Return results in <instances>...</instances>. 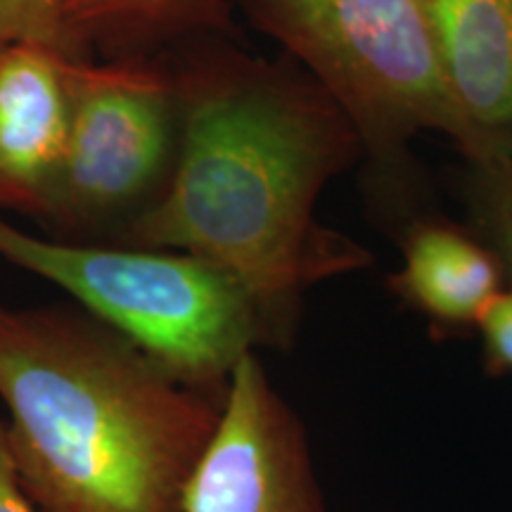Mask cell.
Instances as JSON below:
<instances>
[{
    "label": "cell",
    "instance_id": "7c38bea8",
    "mask_svg": "<svg viewBox=\"0 0 512 512\" xmlns=\"http://www.w3.org/2000/svg\"><path fill=\"white\" fill-rule=\"evenodd\" d=\"M12 41H38L83 60L69 36L62 0H0V46Z\"/></svg>",
    "mask_w": 512,
    "mask_h": 512
},
{
    "label": "cell",
    "instance_id": "7a4b0ae2",
    "mask_svg": "<svg viewBox=\"0 0 512 512\" xmlns=\"http://www.w3.org/2000/svg\"><path fill=\"white\" fill-rule=\"evenodd\" d=\"M223 399L79 304L0 302L5 434L38 512H183Z\"/></svg>",
    "mask_w": 512,
    "mask_h": 512
},
{
    "label": "cell",
    "instance_id": "ba28073f",
    "mask_svg": "<svg viewBox=\"0 0 512 512\" xmlns=\"http://www.w3.org/2000/svg\"><path fill=\"white\" fill-rule=\"evenodd\" d=\"M467 119L512 143V0H425Z\"/></svg>",
    "mask_w": 512,
    "mask_h": 512
},
{
    "label": "cell",
    "instance_id": "4fadbf2b",
    "mask_svg": "<svg viewBox=\"0 0 512 512\" xmlns=\"http://www.w3.org/2000/svg\"><path fill=\"white\" fill-rule=\"evenodd\" d=\"M475 328L482 335L486 366L494 373L512 370V287H503L489 299Z\"/></svg>",
    "mask_w": 512,
    "mask_h": 512
},
{
    "label": "cell",
    "instance_id": "6da1fadb",
    "mask_svg": "<svg viewBox=\"0 0 512 512\" xmlns=\"http://www.w3.org/2000/svg\"><path fill=\"white\" fill-rule=\"evenodd\" d=\"M197 38L166 50L181 145L169 190L119 245L183 249L240 280L271 349L292 347L313 285L370 254L316 219L325 185L361 157L347 114L297 62Z\"/></svg>",
    "mask_w": 512,
    "mask_h": 512
},
{
    "label": "cell",
    "instance_id": "3957f363",
    "mask_svg": "<svg viewBox=\"0 0 512 512\" xmlns=\"http://www.w3.org/2000/svg\"><path fill=\"white\" fill-rule=\"evenodd\" d=\"M337 102L373 157L441 133L472 166L512 155L467 119L448 83L425 0H233Z\"/></svg>",
    "mask_w": 512,
    "mask_h": 512
},
{
    "label": "cell",
    "instance_id": "5b68a950",
    "mask_svg": "<svg viewBox=\"0 0 512 512\" xmlns=\"http://www.w3.org/2000/svg\"><path fill=\"white\" fill-rule=\"evenodd\" d=\"M72 121L53 200L50 238L119 245L162 202L174 178L181 119L164 53L74 60Z\"/></svg>",
    "mask_w": 512,
    "mask_h": 512
},
{
    "label": "cell",
    "instance_id": "9c48e42d",
    "mask_svg": "<svg viewBox=\"0 0 512 512\" xmlns=\"http://www.w3.org/2000/svg\"><path fill=\"white\" fill-rule=\"evenodd\" d=\"M505 268L498 254L463 228L420 221L403 240V266L389 287L437 325L465 328L498 290Z\"/></svg>",
    "mask_w": 512,
    "mask_h": 512
},
{
    "label": "cell",
    "instance_id": "5bb4252c",
    "mask_svg": "<svg viewBox=\"0 0 512 512\" xmlns=\"http://www.w3.org/2000/svg\"><path fill=\"white\" fill-rule=\"evenodd\" d=\"M0 512H38L31 498L19 484L15 463H12L5 420H0Z\"/></svg>",
    "mask_w": 512,
    "mask_h": 512
},
{
    "label": "cell",
    "instance_id": "8992f818",
    "mask_svg": "<svg viewBox=\"0 0 512 512\" xmlns=\"http://www.w3.org/2000/svg\"><path fill=\"white\" fill-rule=\"evenodd\" d=\"M183 512H328L304 422L256 351L230 377L221 420L192 472Z\"/></svg>",
    "mask_w": 512,
    "mask_h": 512
},
{
    "label": "cell",
    "instance_id": "277c9868",
    "mask_svg": "<svg viewBox=\"0 0 512 512\" xmlns=\"http://www.w3.org/2000/svg\"><path fill=\"white\" fill-rule=\"evenodd\" d=\"M0 259L62 287L202 392L226 396L242 358L271 347L240 280L183 249L67 242L24 233L0 216Z\"/></svg>",
    "mask_w": 512,
    "mask_h": 512
},
{
    "label": "cell",
    "instance_id": "52a82bcc",
    "mask_svg": "<svg viewBox=\"0 0 512 512\" xmlns=\"http://www.w3.org/2000/svg\"><path fill=\"white\" fill-rule=\"evenodd\" d=\"M76 57L38 41L0 46V209L41 221L72 121ZM86 60V57H83Z\"/></svg>",
    "mask_w": 512,
    "mask_h": 512
},
{
    "label": "cell",
    "instance_id": "8fae6325",
    "mask_svg": "<svg viewBox=\"0 0 512 512\" xmlns=\"http://www.w3.org/2000/svg\"><path fill=\"white\" fill-rule=\"evenodd\" d=\"M475 209L491 249L512 278V155L475 166Z\"/></svg>",
    "mask_w": 512,
    "mask_h": 512
},
{
    "label": "cell",
    "instance_id": "30bf717a",
    "mask_svg": "<svg viewBox=\"0 0 512 512\" xmlns=\"http://www.w3.org/2000/svg\"><path fill=\"white\" fill-rule=\"evenodd\" d=\"M83 57H155L181 43L233 29L230 0H62Z\"/></svg>",
    "mask_w": 512,
    "mask_h": 512
}]
</instances>
